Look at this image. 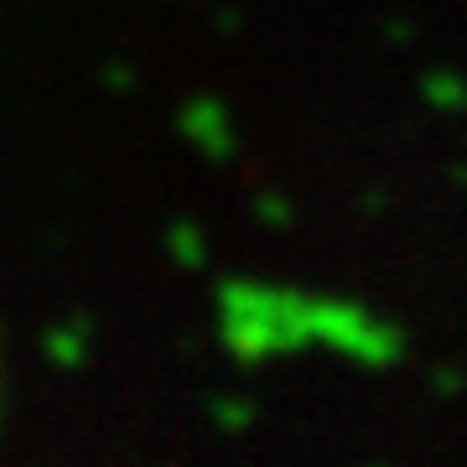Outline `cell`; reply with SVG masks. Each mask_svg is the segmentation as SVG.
<instances>
[{
    "label": "cell",
    "instance_id": "obj_1",
    "mask_svg": "<svg viewBox=\"0 0 467 467\" xmlns=\"http://www.w3.org/2000/svg\"><path fill=\"white\" fill-rule=\"evenodd\" d=\"M213 333L239 368H260L317 348L353 368L384 374V368H400L410 353L405 327L374 312L368 301L260 281V275H223L213 285Z\"/></svg>",
    "mask_w": 467,
    "mask_h": 467
},
{
    "label": "cell",
    "instance_id": "obj_2",
    "mask_svg": "<svg viewBox=\"0 0 467 467\" xmlns=\"http://www.w3.org/2000/svg\"><path fill=\"white\" fill-rule=\"evenodd\" d=\"M177 135L187 140L192 156L213 161V167H223V161L239 156V125H234V109L218 94H192L177 109Z\"/></svg>",
    "mask_w": 467,
    "mask_h": 467
},
{
    "label": "cell",
    "instance_id": "obj_3",
    "mask_svg": "<svg viewBox=\"0 0 467 467\" xmlns=\"http://www.w3.org/2000/svg\"><path fill=\"white\" fill-rule=\"evenodd\" d=\"M42 358H47L52 368H63V374H78V368L94 358V322L84 317V312H63V317H52L47 327H42Z\"/></svg>",
    "mask_w": 467,
    "mask_h": 467
},
{
    "label": "cell",
    "instance_id": "obj_4",
    "mask_svg": "<svg viewBox=\"0 0 467 467\" xmlns=\"http://www.w3.org/2000/svg\"><path fill=\"white\" fill-rule=\"evenodd\" d=\"M416 94H420L426 109H436V115H467V78L457 73V67H447V63L420 67Z\"/></svg>",
    "mask_w": 467,
    "mask_h": 467
},
{
    "label": "cell",
    "instance_id": "obj_5",
    "mask_svg": "<svg viewBox=\"0 0 467 467\" xmlns=\"http://www.w3.org/2000/svg\"><path fill=\"white\" fill-rule=\"evenodd\" d=\"M161 250H167V260L177 270H208L213 239H208V229H202L198 218H177V223H167V234H161Z\"/></svg>",
    "mask_w": 467,
    "mask_h": 467
},
{
    "label": "cell",
    "instance_id": "obj_6",
    "mask_svg": "<svg viewBox=\"0 0 467 467\" xmlns=\"http://www.w3.org/2000/svg\"><path fill=\"white\" fill-rule=\"evenodd\" d=\"M208 420H213L218 436H244L260 420V410H254L250 395H234V389H223V395H208Z\"/></svg>",
    "mask_w": 467,
    "mask_h": 467
},
{
    "label": "cell",
    "instance_id": "obj_7",
    "mask_svg": "<svg viewBox=\"0 0 467 467\" xmlns=\"http://www.w3.org/2000/svg\"><path fill=\"white\" fill-rule=\"evenodd\" d=\"M250 213L260 218V229L285 234L291 223H296V202L285 198L281 187H260V192H254V202H250Z\"/></svg>",
    "mask_w": 467,
    "mask_h": 467
},
{
    "label": "cell",
    "instance_id": "obj_8",
    "mask_svg": "<svg viewBox=\"0 0 467 467\" xmlns=\"http://www.w3.org/2000/svg\"><path fill=\"white\" fill-rule=\"evenodd\" d=\"M104 88H115V94L135 88V67L125 63V57H109V63H104Z\"/></svg>",
    "mask_w": 467,
    "mask_h": 467
},
{
    "label": "cell",
    "instance_id": "obj_9",
    "mask_svg": "<svg viewBox=\"0 0 467 467\" xmlns=\"http://www.w3.org/2000/svg\"><path fill=\"white\" fill-rule=\"evenodd\" d=\"M11 405H16V379H11V364L0 358V436L11 426Z\"/></svg>",
    "mask_w": 467,
    "mask_h": 467
},
{
    "label": "cell",
    "instance_id": "obj_10",
    "mask_svg": "<svg viewBox=\"0 0 467 467\" xmlns=\"http://www.w3.org/2000/svg\"><path fill=\"white\" fill-rule=\"evenodd\" d=\"M431 389L441 395V400H451L457 389H467V374H462V368H436V374H431Z\"/></svg>",
    "mask_w": 467,
    "mask_h": 467
},
{
    "label": "cell",
    "instance_id": "obj_11",
    "mask_svg": "<svg viewBox=\"0 0 467 467\" xmlns=\"http://www.w3.org/2000/svg\"><path fill=\"white\" fill-rule=\"evenodd\" d=\"M374 467H384V462H374Z\"/></svg>",
    "mask_w": 467,
    "mask_h": 467
}]
</instances>
